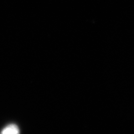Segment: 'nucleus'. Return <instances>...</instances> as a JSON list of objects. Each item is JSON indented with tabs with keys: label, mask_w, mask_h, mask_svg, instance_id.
I'll use <instances>...</instances> for the list:
<instances>
[{
	"label": "nucleus",
	"mask_w": 134,
	"mask_h": 134,
	"mask_svg": "<svg viewBox=\"0 0 134 134\" xmlns=\"http://www.w3.org/2000/svg\"><path fill=\"white\" fill-rule=\"evenodd\" d=\"M19 128L14 124L8 125L2 131V134H19Z\"/></svg>",
	"instance_id": "nucleus-1"
}]
</instances>
